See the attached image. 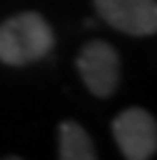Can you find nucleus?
I'll list each match as a JSON object with an SVG mask.
<instances>
[{
  "instance_id": "1",
  "label": "nucleus",
  "mask_w": 157,
  "mask_h": 160,
  "mask_svg": "<svg viewBox=\"0 0 157 160\" xmlns=\"http://www.w3.org/2000/svg\"><path fill=\"white\" fill-rule=\"evenodd\" d=\"M54 47V33L42 14L19 12L0 24V61L28 66L45 59Z\"/></svg>"
},
{
  "instance_id": "2",
  "label": "nucleus",
  "mask_w": 157,
  "mask_h": 160,
  "mask_svg": "<svg viewBox=\"0 0 157 160\" xmlns=\"http://www.w3.org/2000/svg\"><path fill=\"white\" fill-rule=\"evenodd\" d=\"M75 64H78V71L82 75V82L94 97L106 99L117 90L122 61H120L117 50L110 42H106V40L84 42Z\"/></svg>"
},
{
  "instance_id": "3",
  "label": "nucleus",
  "mask_w": 157,
  "mask_h": 160,
  "mask_svg": "<svg viewBox=\"0 0 157 160\" xmlns=\"http://www.w3.org/2000/svg\"><path fill=\"white\" fill-rule=\"evenodd\" d=\"M113 137L127 160H148L157 155V120L145 108H124L113 120Z\"/></svg>"
},
{
  "instance_id": "4",
  "label": "nucleus",
  "mask_w": 157,
  "mask_h": 160,
  "mask_svg": "<svg viewBox=\"0 0 157 160\" xmlns=\"http://www.w3.org/2000/svg\"><path fill=\"white\" fill-rule=\"evenodd\" d=\"M96 14L120 33L145 38L157 33V0H94Z\"/></svg>"
},
{
  "instance_id": "5",
  "label": "nucleus",
  "mask_w": 157,
  "mask_h": 160,
  "mask_svg": "<svg viewBox=\"0 0 157 160\" xmlns=\"http://www.w3.org/2000/svg\"><path fill=\"white\" fill-rule=\"evenodd\" d=\"M59 158L61 160H96V148L82 125L66 120L59 125Z\"/></svg>"
}]
</instances>
